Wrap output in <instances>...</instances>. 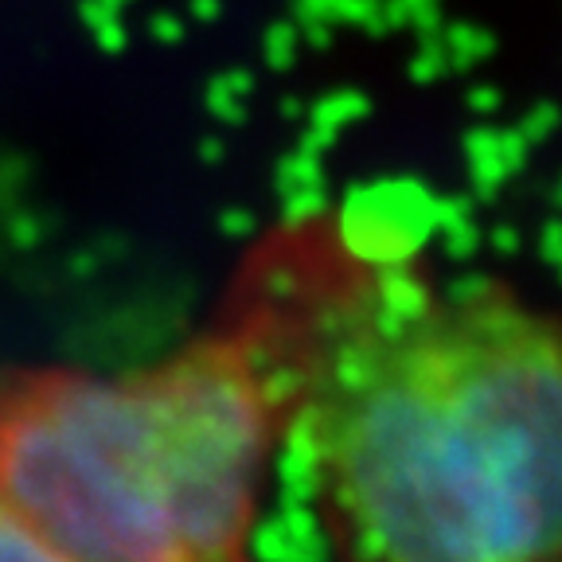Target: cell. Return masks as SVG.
<instances>
[{
    "instance_id": "1",
    "label": "cell",
    "mask_w": 562,
    "mask_h": 562,
    "mask_svg": "<svg viewBox=\"0 0 562 562\" xmlns=\"http://www.w3.org/2000/svg\"><path fill=\"white\" fill-rule=\"evenodd\" d=\"M290 426L348 562H562V308L351 281L305 328Z\"/></svg>"
},
{
    "instance_id": "2",
    "label": "cell",
    "mask_w": 562,
    "mask_h": 562,
    "mask_svg": "<svg viewBox=\"0 0 562 562\" xmlns=\"http://www.w3.org/2000/svg\"><path fill=\"white\" fill-rule=\"evenodd\" d=\"M301 340L215 328L117 375L0 368V504L75 562H250Z\"/></svg>"
},
{
    "instance_id": "3",
    "label": "cell",
    "mask_w": 562,
    "mask_h": 562,
    "mask_svg": "<svg viewBox=\"0 0 562 562\" xmlns=\"http://www.w3.org/2000/svg\"><path fill=\"white\" fill-rule=\"evenodd\" d=\"M0 562H75L52 539H44L27 519L0 504Z\"/></svg>"
}]
</instances>
